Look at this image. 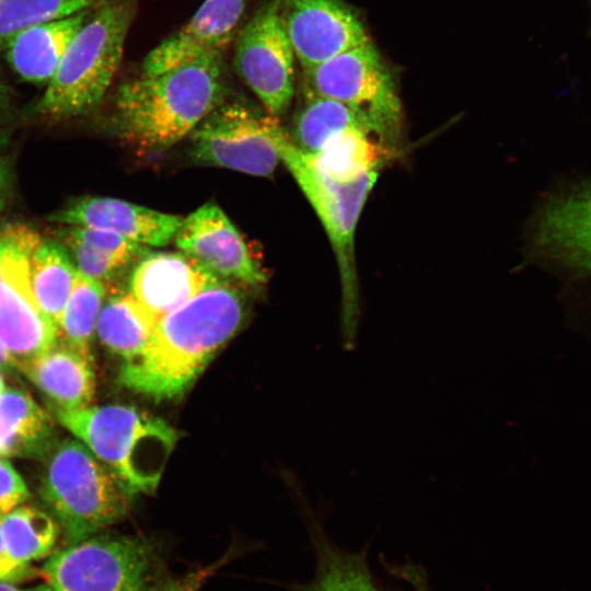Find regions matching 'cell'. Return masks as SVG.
Instances as JSON below:
<instances>
[{
	"instance_id": "17",
	"label": "cell",
	"mask_w": 591,
	"mask_h": 591,
	"mask_svg": "<svg viewBox=\"0 0 591 591\" xmlns=\"http://www.w3.org/2000/svg\"><path fill=\"white\" fill-rule=\"evenodd\" d=\"M218 280L184 253H148L130 277V293L157 318Z\"/></svg>"
},
{
	"instance_id": "9",
	"label": "cell",
	"mask_w": 591,
	"mask_h": 591,
	"mask_svg": "<svg viewBox=\"0 0 591 591\" xmlns=\"http://www.w3.org/2000/svg\"><path fill=\"white\" fill-rule=\"evenodd\" d=\"M40 240L25 225L0 229V341L19 369L57 341V328L38 309L30 282V257Z\"/></svg>"
},
{
	"instance_id": "23",
	"label": "cell",
	"mask_w": 591,
	"mask_h": 591,
	"mask_svg": "<svg viewBox=\"0 0 591 591\" xmlns=\"http://www.w3.org/2000/svg\"><path fill=\"white\" fill-rule=\"evenodd\" d=\"M157 318L130 293L103 303L96 322L101 344L125 361L137 358L153 334Z\"/></svg>"
},
{
	"instance_id": "15",
	"label": "cell",
	"mask_w": 591,
	"mask_h": 591,
	"mask_svg": "<svg viewBox=\"0 0 591 591\" xmlns=\"http://www.w3.org/2000/svg\"><path fill=\"white\" fill-rule=\"evenodd\" d=\"M250 0H205L193 18L157 45L142 62L143 74H155L200 59L222 57Z\"/></svg>"
},
{
	"instance_id": "35",
	"label": "cell",
	"mask_w": 591,
	"mask_h": 591,
	"mask_svg": "<svg viewBox=\"0 0 591 591\" xmlns=\"http://www.w3.org/2000/svg\"><path fill=\"white\" fill-rule=\"evenodd\" d=\"M5 192H7V173L0 160V210L4 202Z\"/></svg>"
},
{
	"instance_id": "31",
	"label": "cell",
	"mask_w": 591,
	"mask_h": 591,
	"mask_svg": "<svg viewBox=\"0 0 591 591\" xmlns=\"http://www.w3.org/2000/svg\"><path fill=\"white\" fill-rule=\"evenodd\" d=\"M231 552L206 566L189 570L181 576L165 577L152 591H200L204 583L232 559Z\"/></svg>"
},
{
	"instance_id": "22",
	"label": "cell",
	"mask_w": 591,
	"mask_h": 591,
	"mask_svg": "<svg viewBox=\"0 0 591 591\" xmlns=\"http://www.w3.org/2000/svg\"><path fill=\"white\" fill-rule=\"evenodd\" d=\"M396 155V148L361 129L347 130L317 153L310 154L322 173L340 183L355 182L368 173L380 172Z\"/></svg>"
},
{
	"instance_id": "20",
	"label": "cell",
	"mask_w": 591,
	"mask_h": 591,
	"mask_svg": "<svg viewBox=\"0 0 591 591\" xmlns=\"http://www.w3.org/2000/svg\"><path fill=\"white\" fill-rule=\"evenodd\" d=\"M55 442L51 417L28 393H0V457L45 455Z\"/></svg>"
},
{
	"instance_id": "3",
	"label": "cell",
	"mask_w": 591,
	"mask_h": 591,
	"mask_svg": "<svg viewBox=\"0 0 591 591\" xmlns=\"http://www.w3.org/2000/svg\"><path fill=\"white\" fill-rule=\"evenodd\" d=\"M273 141L280 161L309 199L331 240L341 282V344L346 351H354L361 317L355 236L360 215L380 172L368 173L350 183L332 179L314 165L309 153L296 146L279 120L273 128Z\"/></svg>"
},
{
	"instance_id": "11",
	"label": "cell",
	"mask_w": 591,
	"mask_h": 591,
	"mask_svg": "<svg viewBox=\"0 0 591 591\" xmlns=\"http://www.w3.org/2000/svg\"><path fill=\"white\" fill-rule=\"evenodd\" d=\"M529 257L569 278L591 276V181L549 193L529 221Z\"/></svg>"
},
{
	"instance_id": "38",
	"label": "cell",
	"mask_w": 591,
	"mask_h": 591,
	"mask_svg": "<svg viewBox=\"0 0 591 591\" xmlns=\"http://www.w3.org/2000/svg\"><path fill=\"white\" fill-rule=\"evenodd\" d=\"M4 390V380H3V376L0 372V393Z\"/></svg>"
},
{
	"instance_id": "7",
	"label": "cell",
	"mask_w": 591,
	"mask_h": 591,
	"mask_svg": "<svg viewBox=\"0 0 591 591\" xmlns=\"http://www.w3.org/2000/svg\"><path fill=\"white\" fill-rule=\"evenodd\" d=\"M159 565L148 540L96 533L53 552L42 575L53 591H152Z\"/></svg>"
},
{
	"instance_id": "13",
	"label": "cell",
	"mask_w": 591,
	"mask_h": 591,
	"mask_svg": "<svg viewBox=\"0 0 591 591\" xmlns=\"http://www.w3.org/2000/svg\"><path fill=\"white\" fill-rule=\"evenodd\" d=\"M177 248L218 279L259 287L266 274L222 209L206 202L185 219L174 237Z\"/></svg>"
},
{
	"instance_id": "29",
	"label": "cell",
	"mask_w": 591,
	"mask_h": 591,
	"mask_svg": "<svg viewBox=\"0 0 591 591\" xmlns=\"http://www.w3.org/2000/svg\"><path fill=\"white\" fill-rule=\"evenodd\" d=\"M66 230L124 267L137 263L150 252L146 245L109 230L78 225H70Z\"/></svg>"
},
{
	"instance_id": "26",
	"label": "cell",
	"mask_w": 591,
	"mask_h": 591,
	"mask_svg": "<svg viewBox=\"0 0 591 591\" xmlns=\"http://www.w3.org/2000/svg\"><path fill=\"white\" fill-rule=\"evenodd\" d=\"M0 532L12 559L31 567L54 552L59 525L48 512L22 503L0 515Z\"/></svg>"
},
{
	"instance_id": "27",
	"label": "cell",
	"mask_w": 591,
	"mask_h": 591,
	"mask_svg": "<svg viewBox=\"0 0 591 591\" xmlns=\"http://www.w3.org/2000/svg\"><path fill=\"white\" fill-rule=\"evenodd\" d=\"M105 292L104 283L78 271L57 325V339L90 358H93L91 345Z\"/></svg>"
},
{
	"instance_id": "10",
	"label": "cell",
	"mask_w": 591,
	"mask_h": 591,
	"mask_svg": "<svg viewBox=\"0 0 591 591\" xmlns=\"http://www.w3.org/2000/svg\"><path fill=\"white\" fill-rule=\"evenodd\" d=\"M275 115L241 103H221L189 135L199 164L270 176L280 157L273 141Z\"/></svg>"
},
{
	"instance_id": "33",
	"label": "cell",
	"mask_w": 591,
	"mask_h": 591,
	"mask_svg": "<svg viewBox=\"0 0 591 591\" xmlns=\"http://www.w3.org/2000/svg\"><path fill=\"white\" fill-rule=\"evenodd\" d=\"M32 575V567L18 564L9 555L0 532V581L16 583Z\"/></svg>"
},
{
	"instance_id": "30",
	"label": "cell",
	"mask_w": 591,
	"mask_h": 591,
	"mask_svg": "<svg viewBox=\"0 0 591 591\" xmlns=\"http://www.w3.org/2000/svg\"><path fill=\"white\" fill-rule=\"evenodd\" d=\"M60 236L72 253L77 270L82 276L92 280L105 281L113 279L126 267L103 254L93 246L70 234L66 229L60 232Z\"/></svg>"
},
{
	"instance_id": "14",
	"label": "cell",
	"mask_w": 591,
	"mask_h": 591,
	"mask_svg": "<svg viewBox=\"0 0 591 591\" xmlns=\"http://www.w3.org/2000/svg\"><path fill=\"white\" fill-rule=\"evenodd\" d=\"M280 13L303 70L370 42L358 15L341 0H280Z\"/></svg>"
},
{
	"instance_id": "5",
	"label": "cell",
	"mask_w": 591,
	"mask_h": 591,
	"mask_svg": "<svg viewBox=\"0 0 591 591\" xmlns=\"http://www.w3.org/2000/svg\"><path fill=\"white\" fill-rule=\"evenodd\" d=\"M138 0H101L66 49L37 113L56 118L85 114L105 95L120 65Z\"/></svg>"
},
{
	"instance_id": "32",
	"label": "cell",
	"mask_w": 591,
	"mask_h": 591,
	"mask_svg": "<svg viewBox=\"0 0 591 591\" xmlns=\"http://www.w3.org/2000/svg\"><path fill=\"white\" fill-rule=\"evenodd\" d=\"M28 497L27 487L5 459L0 457V515L22 505Z\"/></svg>"
},
{
	"instance_id": "1",
	"label": "cell",
	"mask_w": 591,
	"mask_h": 591,
	"mask_svg": "<svg viewBox=\"0 0 591 591\" xmlns=\"http://www.w3.org/2000/svg\"><path fill=\"white\" fill-rule=\"evenodd\" d=\"M241 290L218 279L157 321L146 349L125 361L118 382L157 401L182 396L246 317Z\"/></svg>"
},
{
	"instance_id": "19",
	"label": "cell",
	"mask_w": 591,
	"mask_h": 591,
	"mask_svg": "<svg viewBox=\"0 0 591 591\" xmlns=\"http://www.w3.org/2000/svg\"><path fill=\"white\" fill-rule=\"evenodd\" d=\"M93 7L68 16L38 23L16 34L4 48L11 68L25 81L48 83L69 44L89 19Z\"/></svg>"
},
{
	"instance_id": "24",
	"label": "cell",
	"mask_w": 591,
	"mask_h": 591,
	"mask_svg": "<svg viewBox=\"0 0 591 591\" xmlns=\"http://www.w3.org/2000/svg\"><path fill=\"white\" fill-rule=\"evenodd\" d=\"M304 96L290 137L302 151L317 153L332 139L351 129L366 130L378 137L369 120L348 105L328 97Z\"/></svg>"
},
{
	"instance_id": "37",
	"label": "cell",
	"mask_w": 591,
	"mask_h": 591,
	"mask_svg": "<svg viewBox=\"0 0 591 591\" xmlns=\"http://www.w3.org/2000/svg\"><path fill=\"white\" fill-rule=\"evenodd\" d=\"M26 591H53V590L48 584L44 583V584H39V586H37L35 588L28 589Z\"/></svg>"
},
{
	"instance_id": "18",
	"label": "cell",
	"mask_w": 591,
	"mask_h": 591,
	"mask_svg": "<svg viewBox=\"0 0 591 591\" xmlns=\"http://www.w3.org/2000/svg\"><path fill=\"white\" fill-rule=\"evenodd\" d=\"M93 358L57 339L20 370L45 395L53 412L89 406L95 393Z\"/></svg>"
},
{
	"instance_id": "6",
	"label": "cell",
	"mask_w": 591,
	"mask_h": 591,
	"mask_svg": "<svg viewBox=\"0 0 591 591\" xmlns=\"http://www.w3.org/2000/svg\"><path fill=\"white\" fill-rule=\"evenodd\" d=\"M39 495L67 544L121 520L135 494L81 441H56L45 454Z\"/></svg>"
},
{
	"instance_id": "16",
	"label": "cell",
	"mask_w": 591,
	"mask_h": 591,
	"mask_svg": "<svg viewBox=\"0 0 591 591\" xmlns=\"http://www.w3.org/2000/svg\"><path fill=\"white\" fill-rule=\"evenodd\" d=\"M51 220L109 230L146 246H164L175 237L183 218L116 198L83 197L55 213Z\"/></svg>"
},
{
	"instance_id": "12",
	"label": "cell",
	"mask_w": 591,
	"mask_h": 591,
	"mask_svg": "<svg viewBox=\"0 0 591 591\" xmlns=\"http://www.w3.org/2000/svg\"><path fill=\"white\" fill-rule=\"evenodd\" d=\"M294 60L280 0H267L237 33L233 61L266 112L277 117L288 109L294 96Z\"/></svg>"
},
{
	"instance_id": "28",
	"label": "cell",
	"mask_w": 591,
	"mask_h": 591,
	"mask_svg": "<svg viewBox=\"0 0 591 591\" xmlns=\"http://www.w3.org/2000/svg\"><path fill=\"white\" fill-rule=\"evenodd\" d=\"M101 0H0V50L20 32L71 15Z\"/></svg>"
},
{
	"instance_id": "34",
	"label": "cell",
	"mask_w": 591,
	"mask_h": 591,
	"mask_svg": "<svg viewBox=\"0 0 591 591\" xmlns=\"http://www.w3.org/2000/svg\"><path fill=\"white\" fill-rule=\"evenodd\" d=\"M11 90L0 80V114L5 112L11 104Z\"/></svg>"
},
{
	"instance_id": "21",
	"label": "cell",
	"mask_w": 591,
	"mask_h": 591,
	"mask_svg": "<svg viewBox=\"0 0 591 591\" xmlns=\"http://www.w3.org/2000/svg\"><path fill=\"white\" fill-rule=\"evenodd\" d=\"M315 554L313 577L294 586L297 591H382L375 582L367 551H349L335 544L316 523L311 530Z\"/></svg>"
},
{
	"instance_id": "36",
	"label": "cell",
	"mask_w": 591,
	"mask_h": 591,
	"mask_svg": "<svg viewBox=\"0 0 591 591\" xmlns=\"http://www.w3.org/2000/svg\"><path fill=\"white\" fill-rule=\"evenodd\" d=\"M0 591H26V590H22L11 582L0 581Z\"/></svg>"
},
{
	"instance_id": "2",
	"label": "cell",
	"mask_w": 591,
	"mask_h": 591,
	"mask_svg": "<svg viewBox=\"0 0 591 591\" xmlns=\"http://www.w3.org/2000/svg\"><path fill=\"white\" fill-rule=\"evenodd\" d=\"M222 57H210L119 85L114 121L129 143L160 151L189 136L223 102Z\"/></svg>"
},
{
	"instance_id": "4",
	"label": "cell",
	"mask_w": 591,
	"mask_h": 591,
	"mask_svg": "<svg viewBox=\"0 0 591 591\" xmlns=\"http://www.w3.org/2000/svg\"><path fill=\"white\" fill-rule=\"evenodd\" d=\"M54 414L135 495L155 490L178 439L170 424L118 404Z\"/></svg>"
},
{
	"instance_id": "8",
	"label": "cell",
	"mask_w": 591,
	"mask_h": 591,
	"mask_svg": "<svg viewBox=\"0 0 591 591\" xmlns=\"http://www.w3.org/2000/svg\"><path fill=\"white\" fill-rule=\"evenodd\" d=\"M304 71V94L341 102L363 115L376 136L398 149L403 111L392 73L371 42Z\"/></svg>"
},
{
	"instance_id": "25",
	"label": "cell",
	"mask_w": 591,
	"mask_h": 591,
	"mask_svg": "<svg viewBox=\"0 0 591 591\" xmlns=\"http://www.w3.org/2000/svg\"><path fill=\"white\" fill-rule=\"evenodd\" d=\"M78 270L59 243L40 240L30 257V282L42 313L56 326L72 291Z\"/></svg>"
}]
</instances>
